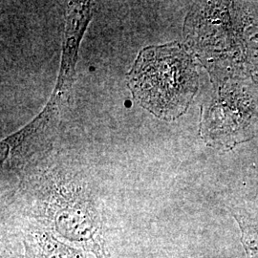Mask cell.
<instances>
[{
  "label": "cell",
  "mask_w": 258,
  "mask_h": 258,
  "mask_svg": "<svg viewBox=\"0 0 258 258\" xmlns=\"http://www.w3.org/2000/svg\"><path fill=\"white\" fill-rule=\"evenodd\" d=\"M133 95L157 117L174 120L186 109L197 88L189 56L177 45L145 49L129 76Z\"/></svg>",
  "instance_id": "6da1fadb"
},
{
  "label": "cell",
  "mask_w": 258,
  "mask_h": 258,
  "mask_svg": "<svg viewBox=\"0 0 258 258\" xmlns=\"http://www.w3.org/2000/svg\"><path fill=\"white\" fill-rule=\"evenodd\" d=\"M241 231H243L242 241L248 258H258V231L245 225L241 226Z\"/></svg>",
  "instance_id": "7a4b0ae2"
}]
</instances>
